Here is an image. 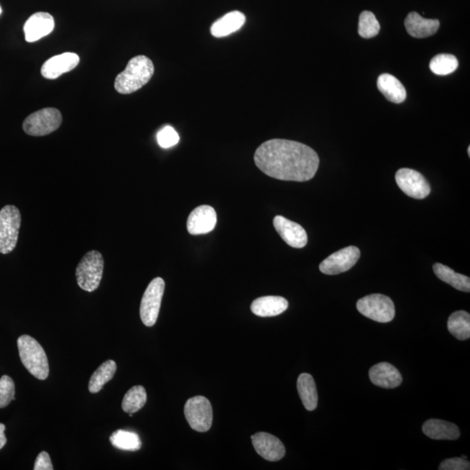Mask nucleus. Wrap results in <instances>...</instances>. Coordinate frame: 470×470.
Here are the masks:
<instances>
[{"instance_id": "obj_1", "label": "nucleus", "mask_w": 470, "mask_h": 470, "mask_svg": "<svg viewBox=\"0 0 470 470\" xmlns=\"http://www.w3.org/2000/svg\"><path fill=\"white\" fill-rule=\"evenodd\" d=\"M254 163L272 178L304 182L314 178L319 159L317 153L307 145L273 138L257 148Z\"/></svg>"}, {"instance_id": "obj_2", "label": "nucleus", "mask_w": 470, "mask_h": 470, "mask_svg": "<svg viewBox=\"0 0 470 470\" xmlns=\"http://www.w3.org/2000/svg\"><path fill=\"white\" fill-rule=\"evenodd\" d=\"M153 72L154 65L149 58L144 55L134 57L127 64L125 71L115 79V90L121 94H133L150 82Z\"/></svg>"}, {"instance_id": "obj_3", "label": "nucleus", "mask_w": 470, "mask_h": 470, "mask_svg": "<svg viewBox=\"0 0 470 470\" xmlns=\"http://www.w3.org/2000/svg\"><path fill=\"white\" fill-rule=\"evenodd\" d=\"M19 356L31 375L38 380L48 379L49 364L45 350L38 341L29 335H21L18 339Z\"/></svg>"}, {"instance_id": "obj_4", "label": "nucleus", "mask_w": 470, "mask_h": 470, "mask_svg": "<svg viewBox=\"0 0 470 470\" xmlns=\"http://www.w3.org/2000/svg\"><path fill=\"white\" fill-rule=\"evenodd\" d=\"M104 270L102 254L96 250L84 254L76 268L79 287L87 292H94L99 287Z\"/></svg>"}, {"instance_id": "obj_5", "label": "nucleus", "mask_w": 470, "mask_h": 470, "mask_svg": "<svg viewBox=\"0 0 470 470\" xmlns=\"http://www.w3.org/2000/svg\"><path fill=\"white\" fill-rule=\"evenodd\" d=\"M21 226L18 207L7 205L0 210V253L9 254L16 248Z\"/></svg>"}, {"instance_id": "obj_6", "label": "nucleus", "mask_w": 470, "mask_h": 470, "mask_svg": "<svg viewBox=\"0 0 470 470\" xmlns=\"http://www.w3.org/2000/svg\"><path fill=\"white\" fill-rule=\"evenodd\" d=\"M62 123L59 110L46 107L30 114L23 123V129L31 136H45L55 132Z\"/></svg>"}, {"instance_id": "obj_7", "label": "nucleus", "mask_w": 470, "mask_h": 470, "mask_svg": "<svg viewBox=\"0 0 470 470\" xmlns=\"http://www.w3.org/2000/svg\"><path fill=\"white\" fill-rule=\"evenodd\" d=\"M356 307L362 315L377 322H391L395 315L394 302L383 295L373 294L365 296L358 300Z\"/></svg>"}, {"instance_id": "obj_8", "label": "nucleus", "mask_w": 470, "mask_h": 470, "mask_svg": "<svg viewBox=\"0 0 470 470\" xmlns=\"http://www.w3.org/2000/svg\"><path fill=\"white\" fill-rule=\"evenodd\" d=\"M185 416L192 430L207 432L213 423V408L204 396H195L187 400L184 408Z\"/></svg>"}, {"instance_id": "obj_9", "label": "nucleus", "mask_w": 470, "mask_h": 470, "mask_svg": "<svg viewBox=\"0 0 470 470\" xmlns=\"http://www.w3.org/2000/svg\"><path fill=\"white\" fill-rule=\"evenodd\" d=\"M164 290V280L157 277L149 283L144 293L141 300L140 314L141 321L146 327H153L157 322Z\"/></svg>"}, {"instance_id": "obj_10", "label": "nucleus", "mask_w": 470, "mask_h": 470, "mask_svg": "<svg viewBox=\"0 0 470 470\" xmlns=\"http://www.w3.org/2000/svg\"><path fill=\"white\" fill-rule=\"evenodd\" d=\"M395 181L400 190L411 198L422 200L430 194V183L422 173L413 169H399L395 173Z\"/></svg>"}, {"instance_id": "obj_11", "label": "nucleus", "mask_w": 470, "mask_h": 470, "mask_svg": "<svg viewBox=\"0 0 470 470\" xmlns=\"http://www.w3.org/2000/svg\"><path fill=\"white\" fill-rule=\"evenodd\" d=\"M361 252L356 246H350L331 254L319 264V270L327 275H335L349 271L360 259Z\"/></svg>"}, {"instance_id": "obj_12", "label": "nucleus", "mask_w": 470, "mask_h": 470, "mask_svg": "<svg viewBox=\"0 0 470 470\" xmlns=\"http://www.w3.org/2000/svg\"><path fill=\"white\" fill-rule=\"evenodd\" d=\"M273 226L288 245L295 248H302L307 244V234L302 226L287 218L277 215Z\"/></svg>"}, {"instance_id": "obj_13", "label": "nucleus", "mask_w": 470, "mask_h": 470, "mask_svg": "<svg viewBox=\"0 0 470 470\" xmlns=\"http://www.w3.org/2000/svg\"><path fill=\"white\" fill-rule=\"evenodd\" d=\"M251 439L254 449L265 460L280 461L286 454L283 443L275 435L260 432L252 435Z\"/></svg>"}, {"instance_id": "obj_14", "label": "nucleus", "mask_w": 470, "mask_h": 470, "mask_svg": "<svg viewBox=\"0 0 470 470\" xmlns=\"http://www.w3.org/2000/svg\"><path fill=\"white\" fill-rule=\"evenodd\" d=\"M217 223V214L214 207L200 206L196 207L188 217L187 231L192 235L206 234L214 229Z\"/></svg>"}, {"instance_id": "obj_15", "label": "nucleus", "mask_w": 470, "mask_h": 470, "mask_svg": "<svg viewBox=\"0 0 470 470\" xmlns=\"http://www.w3.org/2000/svg\"><path fill=\"white\" fill-rule=\"evenodd\" d=\"M80 63V57L76 53H64L52 57L42 65L41 75L48 80H55L60 76L71 72Z\"/></svg>"}, {"instance_id": "obj_16", "label": "nucleus", "mask_w": 470, "mask_h": 470, "mask_svg": "<svg viewBox=\"0 0 470 470\" xmlns=\"http://www.w3.org/2000/svg\"><path fill=\"white\" fill-rule=\"evenodd\" d=\"M55 18L48 13H37L31 16L24 26L26 40L29 43L48 36L55 29Z\"/></svg>"}, {"instance_id": "obj_17", "label": "nucleus", "mask_w": 470, "mask_h": 470, "mask_svg": "<svg viewBox=\"0 0 470 470\" xmlns=\"http://www.w3.org/2000/svg\"><path fill=\"white\" fill-rule=\"evenodd\" d=\"M369 378L376 386L383 388H395L403 383L398 369L388 362L373 366L369 371Z\"/></svg>"}, {"instance_id": "obj_18", "label": "nucleus", "mask_w": 470, "mask_h": 470, "mask_svg": "<svg viewBox=\"0 0 470 470\" xmlns=\"http://www.w3.org/2000/svg\"><path fill=\"white\" fill-rule=\"evenodd\" d=\"M407 32L411 37L425 38L434 35L440 28L438 19H427L421 15L412 11L408 15L404 22Z\"/></svg>"}, {"instance_id": "obj_19", "label": "nucleus", "mask_w": 470, "mask_h": 470, "mask_svg": "<svg viewBox=\"0 0 470 470\" xmlns=\"http://www.w3.org/2000/svg\"><path fill=\"white\" fill-rule=\"evenodd\" d=\"M288 307V300L280 296H263L254 300L251 305V311L257 317H277Z\"/></svg>"}, {"instance_id": "obj_20", "label": "nucleus", "mask_w": 470, "mask_h": 470, "mask_svg": "<svg viewBox=\"0 0 470 470\" xmlns=\"http://www.w3.org/2000/svg\"><path fill=\"white\" fill-rule=\"evenodd\" d=\"M422 432L434 440H457L461 435L456 425L437 419L425 422L422 425Z\"/></svg>"}, {"instance_id": "obj_21", "label": "nucleus", "mask_w": 470, "mask_h": 470, "mask_svg": "<svg viewBox=\"0 0 470 470\" xmlns=\"http://www.w3.org/2000/svg\"><path fill=\"white\" fill-rule=\"evenodd\" d=\"M377 87L389 102L400 104L406 99L407 92L402 82L395 76L383 73L377 80Z\"/></svg>"}, {"instance_id": "obj_22", "label": "nucleus", "mask_w": 470, "mask_h": 470, "mask_svg": "<svg viewBox=\"0 0 470 470\" xmlns=\"http://www.w3.org/2000/svg\"><path fill=\"white\" fill-rule=\"evenodd\" d=\"M245 22L246 17L244 13L239 11H231L212 25V35L215 38L229 36L241 29Z\"/></svg>"}, {"instance_id": "obj_23", "label": "nucleus", "mask_w": 470, "mask_h": 470, "mask_svg": "<svg viewBox=\"0 0 470 470\" xmlns=\"http://www.w3.org/2000/svg\"><path fill=\"white\" fill-rule=\"evenodd\" d=\"M297 389L304 407L308 411H313L318 405V393L313 376L303 373L298 377Z\"/></svg>"}, {"instance_id": "obj_24", "label": "nucleus", "mask_w": 470, "mask_h": 470, "mask_svg": "<svg viewBox=\"0 0 470 470\" xmlns=\"http://www.w3.org/2000/svg\"><path fill=\"white\" fill-rule=\"evenodd\" d=\"M433 269L435 275L441 280L449 284L450 286H452L457 290L469 293V277L457 273L453 269L449 268L448 266L441 263H435L433 266Z\"/></svg>"}, {"instance_id": "obj_25", "label": "nucleus", "mask_w": 470, "mask_h": 470, "mask_svg": "<svg viewBox=\"0 0 470 470\" xmlns=\"http://www.w3.org/2000/svg\"><path fill=\"white\" fill-rule=\"evenodd\" d=\"M116 371L117 365L114 361L109 360L100 365L97 371L92 373L88 385V389L92 394H96L102 390L104 385L114 378Z\"/></svg>"}, {"instance_id": "obj_26", "label": "nucleus", "mask_w": 470, "mask_h": 470, "mask_svg": "<svg viewBox=\"0 0 470 470\" xmlns=\"http://www.w3.org/2000/svg\"><path fill=\"white\" fill-rule=\"evenodd\" d=\"M111 445L124 452H138L142 447V442L138 435L132 431L118 430L111 435Z\"/></svg>"}, {"instance_id": "obj_27", "label": "nucleus", "mask_w": 470, "mask_h": 470, "mask_svg": "<svg viewBox=\"0 0 470 470\" xmlns=\"http://www.w3.org/2000/svg\"><path fill=\"white\" fill-rule=\"evenodd\" d=\"M449 333L460 341L470 337V315L466 311H457L450 315L448 321Z\"/></svg>"}, {"instance_id": "obj_28", "label": "nucleus", "mask_w": 470, "mask_h": 470, "mask_svg": "<svg viewBox=\"0 0 470 470\" xmlns=\"http://www.w3.org/2000/svg\"><path fill=\"white\" fill-rule=\"evenodd\" d=\"M148 399L146 391L143 386L138 385L130 388L122 400V410L129 414L136 413L145 406Z\"/></svg>"}, {"instance_id": "obj_29", "label": "nucleus", "mask_w": 470, "mask_h": 470, "mask_svg": "<svg viewBox=\"0 0 470 470\" xmlns=\"http://www.w3.org/2000/svg\"><path fill=\"white\" fill-rule=\"evenodd\" d=\"M458 60L456 56L452 55H439L433 58L430 61V68L431 72L437 75H449L458 68Z\"/></svg>"}, {"instance_id": "obj_30", "label": "nucleus", "mask_w": 470, "mask_h": 470, "mask_svg": "<svg viewBox=\"0 0 470 470\" xmlns=\"http://www.w3.org/2000/svg\"><path fill=\"white\" fill-rule=\"evenodd\" d=\"M381 26L375 14L369 11H364L360 15L358 33L364 38H371L378 35Z\"/></svg>"}, {"instance_id": "obj_31", "label": "nucleus", "mask_w": 470, "mask_h": 470, "mask_svg": "<svg viewBox=\"0 0 470 470\" xmlns=\"http://www.w3.org/2000/svg\"><path fill=\"white\" fill-rule=\"evenodd\" d=\"M15 400V384L9 376L0 378V408L9 406Z\"/></svg>"}, {"instance_id": "obj_32", "label": "nucleus", "mask_w": 470, "mask_h": 470, "mask_svg": "<svg viewBox=\"0 0 470 470\" xmlns=\"http://www.w3.org/2000/svg\"><path fill=\"white\" fill-rule=\"evenodd\" d=\"M157 140L161 148H170L172 146L178 144L180 136L173 127L165 126L158 133Z\"/></svg>"}, {"instance_id": "obj_33", "label": "nucleus", "mask_w": 470, "mask_h": 470, "mask_svg": "<svg viewBox=\"0 0 470 470\" xmlns=\"http://www.w3.org/2000/svg\"><path fill=\"white\" fill-rule=\"evenodd\" d=\"M440 470H469L470 469L469 461L462 458H450L442 462L439 466Z\"/></svg>"}, {"instance_id": "obj_34", "label": "nucleus", "mask_w": 470, "mask_h": 470, "mask_svg": "<svg viewBox=\"0 0 470 470\" xmlns=\"http://www.w3.org/2000/svg\"><path fill=\"white\" fill-rule=\"evenodd\" d=\"M34 470H53V466L51 461V458L48 453L45 452H41L38 454L35 464H34Z\"/></svg>"}, {"instance_id": "obj_35", "label": "nucleus", "mask_w": 470, "mask_h": 470, "mask_svg": "<svg viewBox=\"0 0 470 470\" xmlns=\"http://www.w3.org/2000/svg\"><path fill=\"white\" fill-rule=\"evenodd\" d=\"M6 426L3 423H0V449L4 448L6 444L7 439L5 435Z\"/></svg>"}, {"instance_id": "obj_36", "label": "nucleus", "mask_w": 470, "mask_h": 470, "mask_svg": "<svg viewBox=\"0 0 470 470\" xmlns=\"http://www.w3.org/2000/svg\"><path fill=\"white\" fill-rule=\"evenodd\" d=\"M468 154H469V156H470V146H469V148H468Z\"/></svg>"}, {"instance_id": "obj_37", "label": "nucleus", "mask_w": 470, "mask_h": 470, "mask_svg": "<svg viewBox=\"0 0 470 470\" xmlns=\"http://www.w3.org/2000/svg\"><path fill=\"white\" fill-rule=\"evenodd\" d=\"M1 13H2V9L1 7H0V14H1Z\"/></svg>"}]
</instances>
